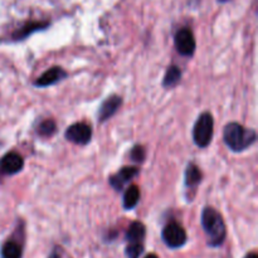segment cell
I'll return each instance as SVG.
<instances>
[{"label":"cell","mask_w":258,"mask_h":258,"mask_svg":"<svg viewBox=\"0 0 258 258\" xmlns=\"http://www.w3.org/2000/svg\"><path fill=\"white\" fill-rule=\"evenodd\" d=\"M126 256L127 258H140L144 252V244L143 243H128L126 247Z\"/></svg>","instance_id":"obj_18"},{"label":"cell","mask_w":258,"mask_h":258,"mask_svg":"<svg viewBox=\"0 0 258 258\" xmlns=\"http://www.w3.org/2000/svg\"><path fill=\"white\" fill-rule=\"evenodd\" d=\"M22 247L14 241L7 242V243H4V246L2 248L3 258H22Z\"/></svg>","instance_id":"obj_16"},{"label":"cell","mask_w":258,"mask_h":258,"mask_svg":"<svg viewBox=\"0 0 258 258\" xmlns=\"http://www.w3.org/2000/svg\"><path fill=\"white\" fill-rule=\"evenodd\" d=\"M64 136L71 143L77 144V145H87L92 138V130L87 123L77 122L71 125L66 130Z\"/></svg>","instance_id":"obj_6"},{"label":"cell","mask_w":258,"mask_h":258,"mask_svg":"<svg viewBox=\"0 0 258 258\" xmlns=\"http://www.w3.org/2000/svg\"><path fill=\"white\" fill-rule=\"evenodd\" d=\"M139 174V169L135 166H125V168L121 169L117 174L110 176V184L115 190L121 191L122 190L123 185H125L127 181H130L131 179L135 178Z\"/></svg>","instance_id":"obj_9"},{"label":"cell","mask_w":258,"mask_h":258,"mask_svg":"<svg viewBox=\"0 0 258 258\" xmlns=\"http://www.w3.org/2000/svg\"><path fill=\"white\" fill-rule=\"evenodd\" d=\"M55 130H57V125H55V122L53 120H45L43 121L42 123L39 125V127H38V134L42 136H52L53 134L55 133Z\"/></svg>","instance_id":"obj_17"},{"label":"cell","mask_w":258,"mask_h":258,"mask_svg":"<svg viewBox=\"0 0 258 258\" xmlns=\"http://www.w3.org/2000/svg\"><path fill=\"white\" fill-rule=\"evenodd\" d=\"M146 236V227L141 222H134L130 224L126 233V239L128 243H143Z\"/></svg>","instance_id":"obj_11"},{"label":"cell","mask_w":258,"mask_h":258,"mask_svg":"<svg viewBox=\"0 0 258 258\" xmlns=\"http://www.w3.org/2000/svg\"><path fill=\"white\" fill-rule=\"evenodd\" d=\"M218 2H221V3H224V2H228V0H218Z\"/></svg>","instance_id":"obj_22"},{"label":"cell","mask_w":258,"mask_h":258,"mask_svg":"<svg viewBox=\"0 0 258 258\" xmlns=\"http://www.w3.org/2000/svg\"><path fill=\"white\" fill-rule=\"evenodd\" d=\"M202 171L196 164L190 163L188 166H186L185 170V176H184V180H185V185L188 188H197V186L201 184L202 181Z\"/></svg>","instance_id":"obj_12"},{"label":"cell","mask_w":258,"mask_h":258,"mask_svg":"<svg viewBox=\"0 0 258 258\" xmlns=\"http://www.w3.org/2000/svg\"><path fill=\"white\" fill-rule=\"evenodd\" d=\"M174 44L179 54L184 57H191L196 52L197 43L193 32L189 28H181L174 37Z\"/></svg>","instance_id":"obj_5"},{"label":"cell","mask_w":258,"mask_h":258,"mask_svg":"<svg viewBox=\"0 0 258 258\" xmlns=\"http://www.w3.org/2000/svg\"><path fill=\"white\" fill-rule=\"evenodd\" d=\"M202 227L208 237V244L211 247H219L226 241V223L221 213L213 207H206L202 212Z\"/></svg>","instance_id":"obj_1"},{"label":"cell","mask_w":258,"mask_h":258,"mask_svg":"<svg viewBox=\"0 0 258 258\" xmlns=\"http://www.w3.org/2000/svg\"><path fill=\"white\" fill-rule=\"evenodd\" d=\"M121 105H122V98L120 96L112 95L106 98L102 102V105L100 106V110H98V121L105 122L108 118L112 117L117 112L118 108L121 107Z\"/></svg>","instance_id":"obj_7"},{"label":"cell","mask_w":258,"mask_h":258,"mask_svg":"<svg viewBox=\"0 0 258 258\" xmlns=\"http://www.w3.org/2000/svg\"><path fill=\"white\" fill-rule=\"evenodd\" d=\"M181 80V71L178 66H171L165 72L163 78V87L164 88H173L180 82Z\"/></svg>","instance_id":"obj_15"},{"label":"cell","mask_w":258,"mask_h":258,"mask_svg":"<svg viewBox=\"0 0 258 258\" xmlns=\"http://www.w3.org/2000/svg\"><path fill=\"white\" fill-rule=\"evenodd\" d=\"M48 27V23H28L24 27H22L20 29H18L17 32L13 34V39L14 40H23L24 38H27L28 35L32 34V33L38 32V30H43Z\"/></svg>","instance_id":"obj_13"},{"label":"cell","mask_w":258,"mask_h":258,"mask_svg":"<svg viewBox=\"0 0 258 258\" xmlns=\"http://www.w3.org/2000/svg\"><path fill=\"white\" fill-rule=\"evenodd\" d=\"M244 258H258V256H257V253H254V252H251V253H247Z\"/></svg>","instance_id":"obj_20"},{"label":"cell","mask_w":258,"mask_h":258,"mask_svg":"<svg viewBox=\"0 0 258 258\" xmlns=\"http://www.w3.org/2000/svg\"><path fill=\"white\" fill-rule=\"evenodd\" d=\"M145 258H158V256H156V254H154V253H150V254H148V256H146Z\"/></svg>","instance_id":"obj_21"},{"label":"cell","mask_w":258,"mask_h":258,"mask_svg":"<svg viewBox=\"0 0 258 258\" xmlns=\"http://www.w3.org/2000/svg\"><path fill=\"white\" fill-rule=\"evenodd\" d=\"M224 144L234 153H242L251 148L257 140L256 131L246 128L237 122H229L223 130Z\"/></svg>","instance_id":"obj_2"},{"label":"cell","mask_w":258,"mask_h":258,"mask_svg":"<svg viewBox=\"0 0 258 258\" xmlns=\"http://www.w3.org/2000/svg\"><path fill=\"white\" fill-rule=\"evenodd\" d=\"M214 130L213 116L211 112H203L198 118L193 127V140L197 146L204 149L212 143Z\"/></svg>","instance_id":"obj_3"},{"label":"cell","mask_w":258,"mask_h":258,"mask_svg":"<svg viewBox=\"0 0 258 258\" xmlns=\"http://www.w3.org/2000/svg\"><path fill=\"white\" fill-rule=\"evenodd\" d=\"M24 166V160L22 156L17 153H9L0 160V169L3 173L8 174V175H13V174L19 173Z\"/></svg>","instance_id":"obj_10"},{"label":"cell","mask_w":258,"mask_h":258,"mask_svg":"<svg viewBox=\"0 0 258 258\" xmlns=\"http://www.w3.org/2000/svg\"><path fill=\"white\" fill-rule=\"evenodd\" d=\"M140 201V189L136 185H131L123 194V208L126 211H131L135 208Z\"/></svg>","instance_id":"obj_14"},{"label":"cell","mask_w":258,"mask_h":258,"mask_svg":"<svg viewBox=\"0 0 258 258\" xmlns=\"http://www.w3.org/2000/svg\"><path fill=\"white\" fill-rule=\"evenodd\" d=\"M161 238H163L164 243L169 247V248H180L188 241V236L186 232L180 224L178 223H169L168 226L164 227L163 233H161Z\"/></svg>","instance_id":"obj_4"},{"label":"cell","mask_w":258,"mask_h":258,"mask_svg":"<svg viewBox=\"0 0 258 258\" xmlns=\"http://www.w3.org/2000/svg\"><path fill=\"white\" fill-rule=\"evenodd\" d=\"M131 160L135 161V163H144L146 158V151L145 149L141 145H135L133 149H131L130 153Z\"/></svg>","instance_id":"obj_19"},{"label":"cell","mask_w":258,"mask_h":258,"mask_svg":"<svg viewBox=\"0 0 258 258\" xmlns=\"http://www.w3.org/2000/svg\"><path fill=\"white\" fill-rule=\"evenodd\" d=\"M66 77H67V72L63 71V68L52 67L48 71H45L40 77H38L37 81L34 82V85L39 88L49 87V86L60 82V81L64 80Z\"/></svg>","instance_id":"obj_8"}]
</instances>
